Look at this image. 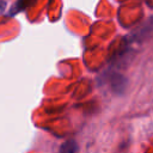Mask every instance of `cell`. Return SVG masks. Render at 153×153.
Returning <instances> with one entry per match:
<instances>
[{
	"label": "cell",
	"mask_w": 153,
	"mask_h": 153,
	"mask_svg": "<svg viewBox=\"0 0 153 153\" xmlns=\"http://www.w3.org/2000/svg\"><path fill=\"white\" fill-rule=\"evenodd\" d=\"M76 151L78 143L74 140H67L60 147V153H76Z\"/></svg>",
	"instance_id": "cell-1"
}]
</instances>
